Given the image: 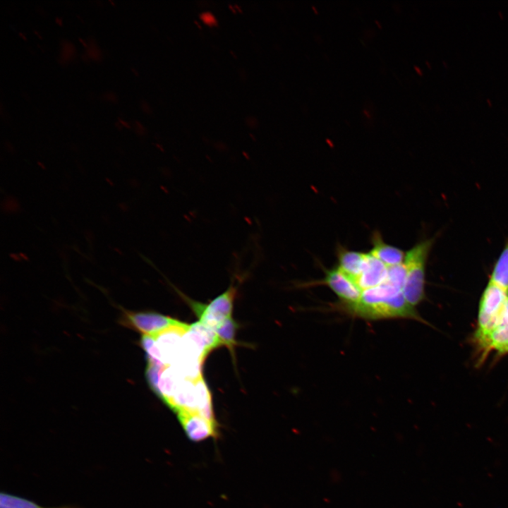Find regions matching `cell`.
<instances>
[{"mask_svg":"<svg viewBox=\"0 0 508 508\" xmlns=\"http://www.w3.org/2000/svg\"><path fill=\"white\" fill-rule=\"evenodd\" d=\"M0 508H82L74 505H62L53 507H42L35 502L26 498L1 492L0 494Z\"/></svg>","mask_w":508,"mask_h":508,"instance_id":"4fadbf2b","label":"cell"},{"mask_svg":"<svg viewBox=\"0 0 508 508\" xmlns=\"http://www.w3.org/2000/svg\"><path fill=\"white\" fill-rule=\"evenodd\" d=\"M372 249L370 253L387 267L403 264L405 253L399 248L387 243L379 231H374L371 236Z\"/></svg>","mask_w":508,"mask_h":508,"instance_id":"30bf717a","label":"cell"},{"mask_svg":"<svg viewBox=\"0 0 508 508\" xmlns=\"http://www.w3.org/2000/svg\"><path fill=\"white\" fill-rule=\"evenodd\" d=\"M109 1L112 5L115 6V4H114V1H112L111 0H109Z\"/></svg>","mask_w":508,"mask_h":508,"instance_id":"484cf974","label":"cell"},{"mask_svg":"<svg viewBox=\"0 0 508 508\" xmlns=\"http://www.w3.org/2000/svg\"><path fill=\"white\" fill-rule=\"evenodd\" d=\"M247 276L245 272L240 273L236 270L232 276V282L228 289L208 303H202L195 301L186 296L176 287H174L177 294L190 306L199 322L205 326L215 330L220 327L227 319L232 318L234 302L236 298L238 286Z\"/></svg>","mask_w":508,"mask_h":508,"instance_id":"7a4b0ae2","label":"cell"},{"mask_svg":"<svg viewBox=\"0 0 508 508\" xmlns=\"http://www.w3.org/2000/svg\"><path fill=\"white\" fill-rule=\"evenodd\" d=\"M435 238H427L416 243L405 253L403 265L406 280L403 294L411 306L416 307L425 298V269L430 251Z\"/></svg>","mask_w":508,"mask_h":508,"instance_id":"3957f363","label":"cell"},{"mask_svg":"<svg viewBox=\"0 0 508 508\" xmlns=\"http://www.w3.org/2000/svg\"><path fill=\"white\" fill-rule=\"evenodd\" d=\"M34 32H35V35H36L37 36H38L40 39L42 38L41 35H40L39 34V32H37L36 30H34Z\"/></svg>","mask_w":508,"mask_h":508,"instance_id":"d4e9b609","label":"cell"},{"mask_svg":"<svg viewBox=\"0 0 508 508\" xmlns=\"http://www.w3.org/2000/svg\"><path fill=\"white\" fill-rule=\"evenodd\" d=\"M489 282L508 294V238L492 270Z\"/></svg>","mask_w":508,"mask_h":508,"instance_id":"7c38bea8","label":"cell"},{"mask_svg":"<svg viewBox=\"0 0 508 508\" xmlns=\"http://www.w3.org/2000/svg\"><path fill=\"white\" fill-rule=\"evenodd\" d=\"M131 71L134 73L135 75H138V72H137L136 70H135L134 68H131Z\"/></svg>","mask_w":508,"mask_h":508,"instance_id":"cb8c5ba5","label":"cell"},{"mask_svg":"<svg viewBox=\"0 0 508 508\" xmlns=\"http://www.w3.org/2000/svg\"><path fill=\"white\" fill-rule=\"evenodd\" d=\"M176 415L186 435L193 442H198L218 435L216 420L187 411H178Z\"/></svg>","mask_w":508,"mask_h":508,"instance_id":"52a82bcc","label":"cell"},{"mask_svg":"<svg viewBox=\"0 0 508 508\" xmlns=\"http://www.w3.org/2000/svg\"><path fill=\"white\" fill-rule=\"evenodd\" d=\"M473 339L483 358L491 351L499 356L508 353V325L497 327L486 333L474 332Z\"/></svg>","mask_w":508,"mask_h":508,"instance_id":"ba28073f","label":"cell"},{"mask_svg":"<svg viewBox=\"0 0 508 508\" xmlns=\"http://www.w3.org/2000/svg\"><path fill=\"white\" fill-rule=\"evenodd\" d=\"M507 298L508 294L504 290L488 282L480 298L475 333H486L497 327Z\"/></svg>","mask_w":508,"mask_h":508,"instance_id":"277c9868","label":"cell"},{"mask_svg":"<svg viewBox=\"0 0 508 508\" xmlns=\"http://www.w3.org/2000/svg\"><path fill=\"white\" fill-rule=\"evenodd\" d=\"M202 18L205 23L209 24H212L215 22V19L213 16H212L210 13H203Z\"/></svg>","mask_w":508,"mask_h":508,"instance_id":"e0dca14e","label":"cell"},{"mask_svg":"<svg viewBox=\"0 0 508 508\" xmlns=\"http://www.w3.org/2000/svg\"><path fill=\"white\" fill-rule=\"evenodd\" d=\"M118 122L120 123V124H121L122 126H124L125 128H131V125L129 124V123H128L127 121L121 119V118H118Z\"/></svg>","mask_w":508,"mask_h":508,"instance_id":"ac0fdd59","label":"cell"},{"mask_svg":"<svg viewBox=\"0 0 508 508\" xmlns=\"http://www.w3.org/2000/svg\"><path fill=\"white\" fill-rule=\"evenodd\" d=\"M120 322L143 335L158 333L182 322L155 312L123 311Z\"/></svg>","mask_w":508,"mask_h":508,"instance_id":"5b68a950","label":"cell"},{"mask_svg":"<svg viewBox=\"0 0 508 508\" xmlns=\"http://www.w3.org/2000/svg\"><path fill=\"white\" fill-rule=\"evenodd\" d=\"M336 306L351 316L368 320L401 318L428 324L416 307L406 300L403 290L386 279L375 287L363 291L357 302Z\"/></svg>","mask_w":508,"mask_h":508,"instance_id":"6da1fadb","label":"cell"},{"mask_svg":"<svg viewBox=\"0 0 508 508\" xmlns=\"http://www.w3.org/2000/svg\"><path fill=\"white\" fill-rule=\"evenodd\" d=\"M18 35H19L21 38H23L24 40H27V38H26V37L25 36V35H24L23 33H22V32H18Z\"/></svg>","mask_w":508,"mask_h":508,"instance_id":"7402d4cb","label":"cell"},{"mask_svg":"<svg viewBox=\"0 0 508 508\" xmlns=\"http://www.w3.org/2000/svg\"><path fill=\"white\" fill-rule=\"evenodd\" d=\"M504 325H508V298L507 299L500 314L497 327Z\"/></svg>","mask_w":508,"mask_h":508,"instance_id":"9a60e30c","label":"cell"},{"mask_svg":"<svg viewBox=\"0 0 508 508\" xmlns=\"http://www.w3.org/2000/svg\"><path fill=\"white\" fill-rule=\"evenodd\" d=\"M387 269L388 267L380 260L370 253H366L363 266L356 284L362 291L375 287L385 281Z\"/></svg>","mask_w":508,"mask_h":508,"instance_id":"9c48e42d","label":"cell"},{"mask_svg":"<svg viewBox=\"0 0 508 508\" xmlns=\"http://www.w3.org/2000/svg\"><path fill=\"white\" fill-rule=\"evenodd\" d=\"M102 98L104 100L110 102H116L118 101V97L116 95L112 92H106L102 95Z\"/></svg>","mask_w":508,"mask_h":508,"instance_id":"2e32d148","label":"cell"},{"mask_svg":"<svg viewBox=\"0 0 508 508\" xmlns=\"http://www.w3.org/2000/svg\"><path fill=\"white\" fill-rule=\"evenodd\" d=\"M115 126L117 128H119V130H121L122 126L120 124V123H119V122L115 123Z\"/></svg>","mask_w":508,"mask_h":508,"instance_id":"603a6c76","label":"cell"},{"mask_svg":"<svg viewBox=\"0 0 508 508\" xmlns=\"http://www.w3.org/2000/svg\"><path fill=\"white\" fill-rule=\"evenodd\" d=\"M55 21L60 26H61L63 25L62 19L59 17H56Z\"/></svg>","mask_w":508,"mask_h":508,"instance_id":"ffe728a7","label":"cell"},{"mask_svg":"<svg viewBox=\"0 0 508 508\" xmlns=\"http://www.w3.org/2000/svg\"><path fill=\"white\" fill-rule=\"evenodd\" d=\"M135 130L139 131H140V132H141L142 131H144V130H145V128H144V127L143 126V125H142L140 123H139L138 121H137L135 122Z\"/></svg>","mask_w":508,"mask_h":508,"instance_id":"d6986e66","label":"cell"},{"mask_svg":"<svg viewBox=\"0 0 508 508\" xmlns=\"http://www.w3.org/2000/svg\"><path fill=\"white\" fill-rule=\"evenodd\" d=\"M322 284L329 288L339 299V304L349 305L357 302L362 294V290L348 277L341 272L337 266L325 270L322 279L308 284Z\"/></svg>","mask_w":508,"mask_h":508,"instance_id":"8992f818","label":"cell"},{"mask_svg":"<svg viewBox=\"0 0 508 508\" xmlns=\"http://www.w3.org/2000/svg\"><path fill=\"white\" fill-rule=\"evenodd\" d=\"M366 253L351 250L341 246L337 248V267L355 284L363 266Z\"/></svg>","mask_w":508,"mask_h":508,"instance_id":"8fae6325","label":"cell"},{"mask_svg":"<svg viewBox=\"0 0 508 508\" xmlns=\"http://www.w3.org/2000/svg\"><path fill=\"white\" fill-rule=\"evenodd\" d=\"M78 40H79V41L83 44V46H84L85 47H86V48L88 47L87 43H86L83 39L79 38Z\"/></svg>","mask_w":508,"mask_h":508,"instance_id":"44dd1931","label":"cell"},{"mask_svg":"<svg viewBox=\"0 0 508 508\" xmlns=\"http://www.w3.org/2000/svg\"><path fill=\"white\" fill-rule=\"evenodd\" d=\"M237 324L232 318L227 319L220 327L214 331L218 336L222 346H226L231 353L237 345L236 332Z\"/></svg>","mask_w":508,"mask_h":508,"instance_id":"5bb4252c","label":"cell"}]
</instances>
